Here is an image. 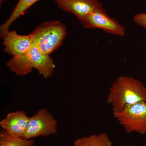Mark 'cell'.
Segmentation results:
<instances>
[{
    "label": "cell",
    "instance_id": "cell-1",
    "mask_svg": "<svg viewBox=\"0 0 146 146\" xmlns=\"http://www.w3.org/2000/svg\"><path fill=\"white\" fill-rule=\"evenodd\" d=\"M107 102L112 108L113 114L127 105L141 102H146V86L137 79L121 76L110 88Z\"/></svg>",
    "mask_w": 146,
    "mask_h": 146
},
{
    "label": "cell",
    "instance_id": "cell-2",
    "mask_svg": "<svg viewBox=\"0 0 146 146\" xmlns=\"http://www.w3.org/2000/svg\"><path fill=\"white\" fill-rule=\"evenodd\" d=\"M31 34L33 44L42 52L50 55L63 44L67 36V28L59 21L45 22Z\"/></svg>",
    "mask_w": 146,
    "mask_h": 146
},
{
    "label": "cell",
    "instance_id": "cell-3",
    "mask_svg": "<svg viewBox=\"0 0 146 146\" xmlns=\"http://www.w3.org/2000/svg\"><path fill=\"white\" fill-rule=\"evenodd\" d=\"M114 117L128 133H146V102H141L126 105Z\"/></svg>",
    "mask_w": 146,
    "mask_h": 146
},
{
    "label": "cell",
    "instance_id": "cell-4",
    "mask_svg": "<svg viewBox=\"0 0 146 146\" xmlns=\"http://www.w3.org/2000/svg\"><path fill=\"white\" fill-rule=\"evenodd\" d=\"M57 121L47 110L42 108L30 117L23 138L31 139L39 136L47 137L57 132Z\"/></svg>",
    "mask_w": 146,
    "mask_h": 146
},
{
    "label": "cell",
    "instance_id": "cell-5",
    "mask_svg": "<svg viewBox=\"0 0 146 146\" xmlns=\"http://www.w3.org/2000/svg\"><path fill=\"white\" fill-rule=\"evenodd\" d=\"M79 21L86 28L100 29L120 36H123L125 34L124 28L116 20L108 16L103 7Z\"/></svg>",
    "mask_w": 146,
    "mask_h": 146
},
{
    "label": "cell",
    "instance_id": "cell-6",
    "mask_svg": "<svg viewBox=\"0 0 146 146\" xmlns=\"http://www.w3.org/2000/svg\"><path fill=\"white\" fill-rule=\"evenodd\" d=\"M29 68L36 69L45 78L51 76L55 65L50 55L45 54L33 44L30 49L24 54Z\"/></svg>",
    "mask_w": 146,
    "mask_h": 146
},
{
    "label": "cell",
    "instance_id": "cell-7",
    "mask_svg": "<svg viewBox=\"0 0 146 146\" xmlns=\"http://www.w3.org/2000/svg\"><path fill=\"white\" fill-rule=\"evenodd\" d=\"M1 37L3 38L5 52L13 56L26 53L33 44L31 34L20 35L15 31H9Z\"/></svg>",
    "mask_w": 146,
    "mask_h": 146
},
{
    "label": "cell",
    "instance_id": "cell-8",
    "mask_svg": "<svg viewBox=\"0 0 146 146\" xmlns=\"http://www.w3.org/2000/svg\"><path fill=\"white\" fill-rule=\"evenodd\" d=\"M57 7L74 14L78 20L102 7L99 0H54Z\"/></svg>",
    "mask_w": 146,
    "mask_h": 146
},
{
    "label": "cell",
    "instance_id": "cell-9",
    "mask_svg": "<svg viewBox=\"0 0 146 146\" xmlns=\"http://www.w3.org/2000/svg\"><path fill=\"white\" fill-rule=\"evenodd\" d=\"M29 118L23 111L11 112L1 121L0 125L3 130L11 136L23 138L26 131Z\"/></svg>",
    "mask_w": 146,
    "mask_h": 146
},
{
    "label": "cell",
    "instance_id": "cell-10",
    "mask_svg": "<svg viewBox=\"0 0 146 146\" xmlns=\"http://www.w3.org/2000/svg\"><path fill=\"white\" fill-rule=\"evenodd\" d=\"M39 0H19L10 16L0 27L1 36L9 31L11 25L18 18L23 15L26 11Z\"/></svg>",
    "mask_w": 146,
    "mask_h": 146
},
{
    "label": "cell",
    "instance_id": "cell-11",
    "mask_svg": "<svg viewBox=\"0 0 146 146\" xmlns=\"http://www.w3.org/2000/svg\"><path fill=\"white\" fill-rule=\"evenodd\" d=\"M112 142L107 133L102 132L77 139L73 146H112Z\"/></svg>",
    "mask_w": 146,
    "mask_h": 146
},
{
    "label": "cell",
    "instance_id": "cell-12",
    "mask_svg": "<svg viewBox=\"0 0 146 146\" xmlns=\"http://www.w3.org/2000/svg\"><path fill=\"white\" fill-rule=\"evenodd\" d=\"M34 143L32 139L13 137L3 129L0 131V146H34Z\"/></svg>",
    "mask_w": 146,
    "mask_h": 146
},
{
    "label": "cell",
    "instance_id": "cell-13",
    "mask_svg": "<svg viewBox=\"0 0 146 146\" xmlns=\"http://www.w3.org/2000/svg\"><path fill=\"white\" fill-rule=\"evenodd\" d=\"M133 21L138 25L146 30V13L136 14L133 17Z\"/></svg>",
    "mask_w": 146,
    "mask_h": 146
},
{
    "label": "cell",
    "instance_id": "cell-14",
    "mask_svg": "<svg viewBox=\"0 0 146 146\" xmlns=\"http://www.w3.org/2000/svg\"><path fill=\"white\" fill-rule=\"evenodd\" d=\"M5 1V0H0V4H1V5Z\"/></svg>",
    "mask_w": 146,
    "mask_h": 146
},
{
    "label": "cell",
    "instance_id": "cell-15",
    "mask_svg": "<svg viewBox=\"0 0 146 146\" xmlns=\"http://www.w3.org/2000/svg\"></svg>",
    "mask_w": 146,
    "mask_h": 146
}]
</instances>
